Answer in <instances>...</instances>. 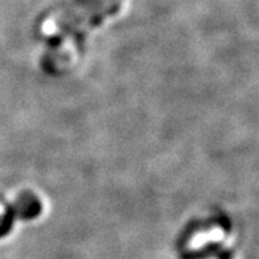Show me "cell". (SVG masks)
I'll list each match as a JSON object with an SVG mask.
<instances>
[{
    "mask_svg": "<svg viewBox=\"0 0 259 259\" xmlns=\"http://www.w3.org/2000/svg\"><path fill=\"white\" fill-rule=\"evenodd\" d=\"M7 219V207L3 203H0V224H3Z\"/></svg>",
    "mask_w": 259,
    "mask_h": 259,
    "instance_id": "1",
    "label": "cell"
}]
</instances>
